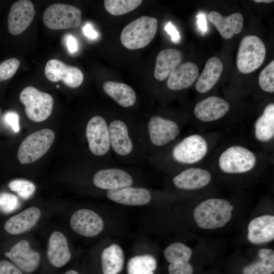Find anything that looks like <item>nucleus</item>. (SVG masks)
<instances>
[{
  "label": "nucleus",
  "mask_w": 274,
  "mask_h": 274,
  "mask_svg": "<svg viewBox=\"0 0 274 274\" xmlns=\"http://www.w3.org/2000/svg\"><path fill=\"white\" fill-rule=\"evenodd\" d=\"M233 207L223 199L209 198L199 203L193 211L194 220L201 228L213 229L224 227L230 220Z\"/></svg>",
  "instance_id": "obj_1"
},
{
  "label": "nucleus",
  "mask_w": 274,
  "mask_h": 274,
  "mask_svg": "<svg viewBox=\"0 0 274 274\" xmlns=\"http://www.w3.org/2000/svg\"><path fill=\"white\" fill-rule=\"evenodd\" d=\"M156 18L141 16L126 25L122 30L120 41L129 50L147 46L154 39L157 30Z\"/></svg>",
  "instance_id": "obj_2"
},
{
  "label": "nucleus",
  "mask_w": 274,
  "mask_h": 274,
  "mask_svg": "<svg viewBox=\"0 0 274 274\" xmlns=\"http://www.w3.org/2000/svg\"><path fill=\"white\" fill-rule=\"evenodd\" d=\"M266 55L263 41L256 36L247 35L241 40L237 53L236 62L238 71L250 74L263 63Z\"/></svg>",
  "instance_id": "obj_3"
},
{
  "label": "nucleus",
  "mask_w": 274,
  "mask_h": 274,
  "mask_svg": "<svg viewBox=\"0 0 274 274\" xmlns=\"http://www.w3.org/2000/svg\"><path fill=\"white\" fill-rule=\"evenodd\" d=\"M19 99L25 106L26 116L32 121H43L51 114L54 100L47 93L33 86H27L20 93Z\"/></svg>",
  "instance_id": "obj_4"
},
{
  "label": "nucleus",
  "mask_w": 274,
  "mask_h": 274,
  "mask_svg": "<svg viewBox=\"0 0 274 274\" xmlns=\"http://www.w3.org/2000/svg\"><path fill=\"white\" fill-rule=\"evenodd\" d=\"M54 138V132L48 128L34 132L26 137L18 151L20 163L29 164L40 158L50 149Z\"/></svg>",
  "instance_id": "obj_5"
},
{
  "label": "nucleus",
  "mask_w": 274,
  "mask_h": 274,
  "mask_svg": "<svg viewBox=\"0 0 274 274\" xmlns=\"http://www.w3.org/2000/svg\"><path fill=\"white\" fill-rule=\"evenodd\" d=\"M256 163L254 153L239 145L225 150L220 155L218 164L220 169L226 174H242L252 170Z\"/></svg>",
  "instance_id": "obj_6"
},
{
  "label": "nucleus",
  "mask_w": 274,
  "mask_h": 274,
  "mask_svg": "<svg viewBox=\"0 0 274 274\" xmlns=\"http://www.w3.org/2000/svg\"><path fill=\"white\" fill-rule=\"evenodd\" d=\"M81 19V11L79 8L59 3L49 6L43 16L45 25L52 30L77 27L80 25Z\"/></svg>",
  "instance_id": "obj_7"
},
{
  "label": "nucleus",
  "mask_w": 274,
  "mask_h": 274,
  "mask_svg": "<svg viewBox=\"0 0 274 274\" xmlns=\"http://www.w3.org/2000/svg\"><path fill=\"white\" fill-rule=\"evenodd\" d=\"M208 143L201 135L194 134L186 137L174 148L173 158L184 164H193L199 162L206 155Z\"/></svg>",
  "instance_id": "obj_8"
},
{
  "label": "nucleus",
  "mask_w": 274,
  "mask_h": 274,
  "mask_svg": "<svg viewBox=\"0 0 274 274\" xmlns=\"http://www.w3.org/2000/svg\"><path fill=\"white\" fill-rule=\"evenodd\" d=\"M86 135L89 149L94 155L102 156L109 151L110 147L109 128L102 117L95 116L89 121Z\"/></svg>",
  "instance_id": "obj_9"
},
{
  "label": "nucleus",
  "mask_w": 274,
  "mask_h": 274,
  "mask_svg": "<svg viewBox=\"0 0 274 274\" xmlns=\"http://www.w3.org/2000/svg\"><path fill=\"white\" fill-rule=\"evenodd\" d=\"M5 255L23 273L27 274L36 271L40 263L39 253L33 250L26 240L16 244Z\"/></svg>",
  "instance_id": "obj_10"
},
{
  "label": "nucleus",
  "mask_w": 274,
  "mask_h": 274,
  "mask_svg": "<svg viewBox=\"0 0 274 274\" xmlns=\"http://www.w3.org/2000/svg\"><path fill=\"white\" fill-rule=\"evenodd\" d=\"M45 74L49 80L52 82L62 80L72 88L80 86L84 79L83 74L79 68L66 65L56 59H50L46 63Z\"/></svg>",
  "instance_id": "obj_11"
},
{
  "label": "nucleus",
  "mask_w": 274,
  "mask_h": 274,
  "mask_svg": "<svg viewBox=\"0 0 274 274\" xmlns=\"http://www.w3.org/2000/svg\"><path fill=\"white\" fill-rule=\"evenodd\" d=\"M35 14L34 6L28 0H20L11 6L8 17L9 31L13 35L23 32L31 24Z\"/></svg>",
  "instance_id": "obj_12"
},
{
  "label": "nucleus",
  "mask_w": 274,
  "mask_h": 274,
  "mask_svg": "<svg viewBox=\"0 0 274 274\" xmlns=\"http://www.w3.org/2000/svg\"><path fill=\"white\" fill-rule=\"evenodd\" d=\"M70 225L76 233L86 237H93L100 233L104 224L101 217L88 209H81L71 216Z\"/></svg>",
  "instance_id": "obj_13"
},
{
  "label": "nucleus",
  "mask_w": 274,
  "mask_h": 274,
  "mask_svg": "<svg viewBox=\"0 0 274 274\" xmlns=\"http://www.w3.org/2000/svg\"><path fill=\"white\" fill-rule=\"evenodd\" d=\"M148 130L152 143L162 146L174 140L180 133V128L175 121L158 116L152 117L149 121Z\"/></svg>",
  "instance_id": "obj_14"
},
{
  "label": "nucleus",
  "mask_w": 274,
  "mask_h": 274,
  "mask_svg": "<svg viewBox=\"0 0 274 274\" xmlns=\"http://www.w3.org/2000/svg\"><path fill=\"white\" fill-rule=\"evenodd\" d=\"M229 108V104L225 99L218 96H210L195 105L194 114L199 120L210 122L223 117Z\"/></svg>",
  "instance_id": "obj_15"
},
{
  "label": "nucleus",
  "mask_w": 274,
  "mask_h": 274,
  "mask_svg": "<svg viewBox=\"0 0 274 274\" xmlns=\"http://www.w3.org/2000/svg\"><path fill=\"white\" fill-rule=\"evenodd\" d=\"M93 182L96 187L109 190L130 186L133 179L122 169L108 168L97 172L93 177Z\"/></svg>",
  "instance_id": "obj_16"
},
{
  "label": "nucleus",
  "mask_w": 274,
  "mask_h": 274,
  "mask_svg": "<svg viewBox=\"0 0 274 274\" xmlns=\"http://www.w3.org/2000/svg\"><path fill=\"white\" fill-rule=\"evenodd\" d=\"M211 179V174L208 170L199 167H191L176 176L173 182L178 188L192 190L205 187L210 182Z\"/></svg>",
  "instance_id": "obj_17"
},
{
  "label": "nucleus",
  "mask_w": 274,
  "mask_h": 274,
  "mask_svg": "<svg viewBox=\"0 0 274 274\" xmlns=\"http://www.w3.org/2000/svg\"><path fill=\"white\" fill-rule=\"evenodd\" d=\"M247 237L254 244H261L273 240L274 216L265 215L253 219L248 226Z\"/></svg>",
  "instance_id": "obj_18"
},
{
  "label": "nucleus",
  "mask_w": 274,
  "mask_h": 274,
  "mask_svg": "<svg viewBox=\"0 0 274 274\" xmlns=\"http://www.w3.org/2000/svg\"><path fill=\"white\" fill-rule=\"evenodd\" d=\"M198 75V68L194 63L187 61L180 63L169 75L167 86L174 91L187 88L194 83Z\"/></svg>",
  "instance_id": "obj_19"
},
{
  "label": "nucleus",
  "mask_w": 274,
  "mask_h": 274,
  "mask_svg": "<svg viewBox=\"0 0 274 274\" xmlns=\"http://www.w3.org/2000/svg\"><path fill=\"white\" fill-rule=\"evenodd\" d=\"M47 255L50 263L55 267H63L70 261L71 254L67 241L61 232L54 231L50 236Z\"/></svg>",
  "instance_id": "obj_20"
},
{
  "label": "nucleus",
  "mask_w": 274,
  "mask_h": 274,
  "mask_svg": "<svg viewBox=\"0 0 274 274\" xmlns=\"http://www.w3.org/2000/svg\"><path fill=\"white\" fill-rule=\"evenodd\" d=\"M208 19L225 39H230L234 35L239 33L244 26V18L239 13L224 16L218 12L213 11L209 14Z\"/></svg>",
  "instance_id": "obj_21"
},
{
  "label": "nucleus",
  "mask_w": 274,
  "mask_h": 274,
  "mask_svg": "<svg viewBox=\"0 0 274 274\" xmlns=\"http://www.w3.org/2000/svg\"><path fill=\"white\" fill-rule=\"evenodd\" d=\"M108 198L117 203L128 206H142L150 202V192L144 188L126 187L109 190Z\"/></svg>",
  "instance_id": "obj_22"
},
{
  "label": "nucleus",
  "mask_w": 274,
  "mask_h": 274,
  "mask_svg": "<svg viewBox=\"0 0 274 274\" xmlns=\"http://www.w3.org/2000/svg\"><path fill=\"white\" fill-rule=\"evenodd\" d=\"M41 211L32 207L10 218L5 223L4 228L9 233L20 234L32 228L41 216Z\"/></svg>",
  "instance_id": "obj_23"
},
{
  "label": "nucleus",
  "mask_w": 274,
  "mask_h": 274,
  "mask_svg": "<svg viewBox=\"0 0 274 274\" xmlns=\"http://www.w3.org/2000/svg\"><path fill=\"white\" fill-rule=\"evenodd\" d=\"M183 58L182 52L175 48H166L157 54L154 77L158 81L165 80L171 72L179 65Z\"/></svg>",
  "instance_id": "obj_24"
},
{
  "label": "nucleus",
  "mask_w": 274,
  "mask_h": 274,
  "mask_svg": "<svg viewBox=\"0 0 274 274\" xmlns=\"http://www.w3.org/2000/svg\"><path fill=\"white\" fill-rule=\"evenodd\" d=\"M223 70L221 60L213 56L206 62L201 73L198 75L195 84L196 90L201 93L209 91L218 81Z\"/></svg>",
  "instance_id": "obj_25"
},
{
  "label": "nucleus",
  "mask_w": 274,
  "mask_h": 274,
  "mask_svg": "<svg viewBox=\"0 0 274 274\" xmlns=\"http://www.w3.org/2000/svg\"><path fill=\"white\" fill-rule=\"evenodd\" d=\"M110 145L119 155L125 156L132 150V143L128 136V128L121 120L113 121L109 125Z\"/></svg>",
  "instance_id": "obj_26"
},
{
  "label": "nucleus",
  "mask_w": 274,
  "mask_h": 274,
  "mask_svg": "<svg viewBox=\"0 0 274 274\" xmlns=\"http://www.w3.org/2000/svg\"><path fill=\"white\" fill-rule=\"evenodd\" d=\"M124 264V253L119 245L113 244L103 250L101 255L103 274H118L122 270Z\"/></svg>",
  "instance_id": "obj_27"
},
{
  "label": "nucleus",
  "mask_w": 274,
  "mask_h": 274,
  "mask_svg": "<svg viewBox=\"0 0 274 274\" xmlns=\"http://www.w3.org/2000/svg\"><path fill=\"white\" fill-rule=\"evenodd\" d=\"M104 91L123 107L133 106L136 94L133 89L126 84L108 81L102 86Z\"/></svg>",
  "instance_id": "obj_28"
},
{
  "label": "nucleus",
  "mask_w": 274,
  "mask_h": 274,
  "mask_svg": "<svg viewBox=\"0 0 274 274\" xmlns=\"http://www.w3.org/2000/svg\"><path fill=\"white\" fill-rule=\"evenodd\" d=\"M256 139L261 142H267L274 136V104L270 103L264 108L262 114L254 124Z\"/></svg>",
  "instance_id": "obj_29"
},
{
  "label": "nucleus",
  "mask_w": 274,
  "mask_h": 274,
  "mask_svg": "<svg viewBox=\"0 0 274 274\" xmlns=\"http://www.w3.org/2000/svg\"><path fill=\"white\" fill-rule=\"evenodd\" d=\"M259 259L244 267L243 274H272L274 271V251L263 248L258 251Z\"/></svg>",
  "instance_id": "obj_30"
},
{
  "label": "nucleus",
  "mask_w": 274,
  "mask_h": 274,
  "mask_svg": "<svg viewBox=\"0 0 274 274\" xmlns=\"http://www.w3.org/2000/svg\"><path fill=\"white\" fill-rule=\"evenodd\" d=\"M157 267L155 258L149 254L131 258L127 263V274H154Z\"/></svg>",
  "instance_id": "obj_31"
},
{
  "label": "nucleus",
  "mask_w": 274,
  "mask_h": 274,
  "mask_svg": "<svg viewBox=\"0 0 274 274\" xmlns=\"http://www.w3.org/2000/svg\"><path fill=\"white\" fill-rule=\"evenodd\" d=\"M191 255V249L181 243H173L164 251V256L170 263L188 262Z\"/></svg>",
  "instance_id": "obj_32"
},
{
  "label": "nucleus",
  "mask_w": 274,
  "mask_h": 274,
  "mask_svg": "<svg viewBox=\"0 0 274 274\" xmlns=\"http://www.w3.org/2000/svg\"><path fill=\"white\" fill-rule=\"evenodd\" d=\"M142 2L141 0H105L104 6L110 14L119 16L134 10Z\"/></svg>",
  "instance_id": "obj_33"
},
{
  "label": "nucleus",
  "mask_w": 274,
  "mask_h": 274,
  "mask_svg": "<svg viewBox=\"0 0 274 274\" xmlns=\"http://www.w3.org/2000/svg\"><path fill=\"white\" fill-rule=\"evenodd\" d=\"M260 87L264 91L274 92V60L269 63L260 73L258 78Z\"/></svg>",
  "instance_id": "obj_34"
},
{
  "label": "nucleus",
  "mask_w": 274,
  "mask_h": 274,
  "mask_svg": "<svg viewBox=\"0 0 274 274\" xmlns=\"http://www.w3.org/2000/svg\"><path fill=\"white\" fill-rule=\"evenodd\" d=\"M9 187L12 191L17 192L24 199L29 198L36 190L33 183L24 179L13 180L9 183Z\"/></svg>",
  "instance_id": "obj_35"
},
{
  "label": "nucleus",
  "mask_w": 274,
  "mask_h": 274,
  "mask_svg": "<svg viewBox=\"0 0 274 274\" xmlns=\"http://www.w3.org/2000/svg\"><path fill=\"white\" fill-rule=\"evenodd\" d=\"M20 64V61L16 58H9L0 63V82L12 78Z\"/></svg>",
  "instance_id": "obj_36"
},
{
  "label": "nucleus",
  "mask_w": 274,
  "mask_h": 274,
  "mask_svg": "<svg viewBox=\"0 0 274 274\" xmlns=\"http://www.w3.org/2000/svg\"><path fill=\"white\" fill-rule=\"evenodd\" d=\"M20 202L17 197L4 192L0 194V209L5 213H10L18 208Z\"/></svg>",
  "instance_id": "obj_37"
},
{
  "label": "nucleus",
  "mask_w": 274,
  "mask_h": 274,
  "mask_svg": "<svg viewBox=\"0 0 274 274\" xmlns=\"http://www.w3.org/2000/svg\"><path fill=\"white\" fill-rule=\"evenodd\" d=\"M169 274H193V268L188 262L170 263L168 267Z\"/></svg>",
  "instance_id": "obj_38"
},
{
  "label": "nucleus",
  "mask_w": 274,
  "mask_h": 274,
  "mask_svg": "<svg viewBox=\"0 0 274 274\" xmlns=\"http://www.w3.org/2000/svg\"><path fill=\"white\" fill-rule=\"evenodd\" d=\"M4 120L15 132L19 131V116L17 113L14 111L7 112L4 115Z\"/></svg>",
  "instance_id": "obj_39"
},
{
  "label": "nucleus",
  "mask_w": 274,
  "mask_h": 274,
  "mask_svg": "<svg viewBox=\"0 0 274 274\" xmlns=\"http://www.w3.org/2000/svg\"><path fill=\"white\" fill-rule=\"evenodd\" d=\"M0 267L7 274H23V273L13 263L6 260L0 261Z\"/></svg>",
  "instance_id": "obj_40"
},
{
  "label": "nucleus",
  "mask_w": 274,
  "mask_h": 274,
  "mask_svg": "<svg viewBox=\"0 0 274 274\" xmlns=\"http://www.w3.org/2000/svg\"><path fill=\"white\" fill-rule=\"evenodd\" d=\"M165 30L171 37L172 40L176 43L179 42L180 39L179 32L176 29V27L172 24L170 21H169L165 26Z\"/></svg>",
  "instance_id": "obj_41"
},
{
  "label": "nucleus",
  "mask_w": 274,
  "mask_h": 274,
  "mask_svg": "<svg viewBox=\"0 0 274 274\" xmlns=\"http://www.w3.org/2000/svg\"><path fill=\"white\" fill-rule=\"evenodd\" d=\"M66 43L67 49L70 53H74L78 50V42L72 35H68L66 36Z\"/></svg>",
  "instance_id": "obj_42"
},
{
  "label": "nucleus",
  "mask_w": 274,
  "mask_h": 274,
  "mask_svg": "<svg viewBox=\"0 0 274 274\" xmlns=\"http://www.w3.org/2000/svg\"><path fill=\"white\" fill-rule=\"evenodd\" d=\"M83 32L84 35L91 39H95L97 38L98 34L93 29L92 25L88 23L83 27Z\"/></svg>",
  "instance_id": "obj_43"
},
{
  "label": "nucleus",
  "mask_w": 274,
  "mask_h": 274,
  "mask_svg": "<svg viewBox=\"0 0 274 274\" xmlns=\"http://www.w3.org/2000/svg\"><path fill=\"white\" fill-rule=\"evenodd\" d=\"M197 17L198 27L201 31H206L207 30V24L204 15L199 14L197 16Z\"/></svg>",
  "instance_id": "obj_44"
},
{
  "label": "nucleus",
  "mask_w": 274,
  "mask_h": 274,
  "mask_svg": "<svg viewBox=\"0 0 274 274\" xmlns=\"http://www.w3.org/2000/svg\"><path fill=\"white\" fill-rule=\"evenodd\" d=\"M255 3H270L273 2V0H254Z\"/></svg>",
  "instance_id": "obj_45"
},
{
  "label": "nucleus",
  "mask_w": 274,
  "mask_h": 274,
  "mask_svg": "<svg viewBox=\"0 0 274 274\" xmlns=\"http://www.w3.org/2000/svg\"><path fill=\"white\" fill-rule=\"evenodd\" d=\"M63 274H79V273L75 270L70 269L65 271Z\"/></svg>",
  "instance_id": "obj_46"
},
{
  "label": "nucleus",
  "mask_w": 274,
  "mask_h": 274,
  "mask_svg": "<svg viewBox=\"0 0 274 274\" xmlns=\"http://www.w3.org/2000/svg\"><path fill=\"white\" fill-rule=\"evenodd\" d=\"M0 274H7L5 271L0 267Z\"/></svg>",
  "instance_id": "obj_47"
},
{
  "label": "nucleus",
  "mask_w": 274,
  "mask_h": 274,
  "mask_svg": "<svg viewBox=\"0 0 274 274\" xmlns=\"http://www.w3.org/2000/svg\"><path fill=\"white\" fill-rule=\"evenodd\" d=\"M57 88H59V85H57Z\"/></svg>",
  "instance_id": "obj_48"
}]
</instances>
